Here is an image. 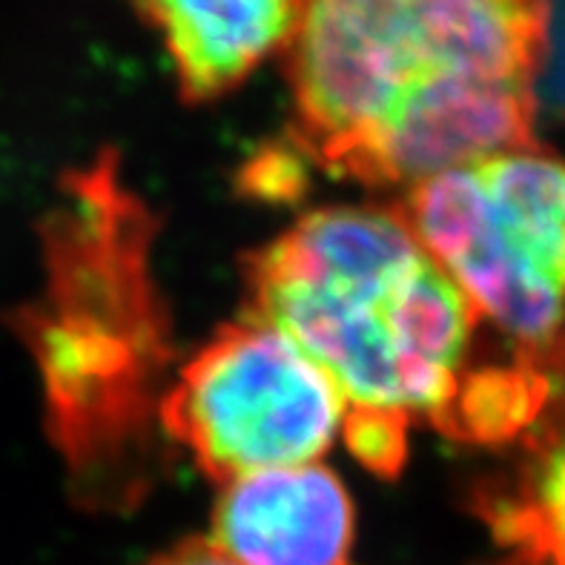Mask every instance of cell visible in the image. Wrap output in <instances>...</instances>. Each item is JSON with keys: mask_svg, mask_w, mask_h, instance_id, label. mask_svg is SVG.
Segmentation results:
<instances>
[{"mask_svg": "<svg viewBox=\"0 0 565 565\" xmlns=\"http://www.w3.org/2000/svg\"><path fill=\"white\" fill-rule=\"evenodd\" d=\"M552 0H301L287 38L299 150L362 184L531 147Z\"/></svg>", "mask_w": 565, "mask_h": 565, "instance_id": "1", "label": "cell"}, {"mask_svg": "<svg viewBox=\"0 0 565 565\" xmlns=\"http://www.w3.org/2000/svg\"><path fill=\"white\" fill-rule=\"evenodd\" d=\"M253 316L313 359L344 402V439L396 473L419 423L454 434L480 367V316L399 210L322 207L253 253Z\"/></svg>", "mask_w": 565, "mask_h": 565, "instance_id": "2", "label": "cell"}, {"mask_svg": "<svg viewBox=\"0 0 565 565\" xmlns=\"http://www.w3.org/2000/svg\"><path fill=\"white\" fill-rule=\"evenodd\" d=\"M150 222L113 161L66 186L50 227V285L29 313L52 434L78 471H107L141 439L167 359L152 290Z\"/></svg>", "mask_w": 565, "mask_h": 565, "instance_id": "3", "label": "cell"}, {"mask_svg": "<svg viewBox=\"0 0 565 565\" xmlns=\"http://www.w3.org/2000/svg\"><path fill=\"white\" fill-rule=\"evenodd\" d=\"M396 210L514 362L540 371L565 339V161L534 143L494 152L408 186Z\"/></svg>", "mask_w": 565, "mask_h": 565, "instance_id": "4", "label": "cell"}, {"mask_svg": "<svg viewBox=\"0 0 565 565\" xmlns=\"http://www.w3.org/2000/svg\"><path fill=\"white\" fill-rule=\"evenodd\" d=\"M158 411L167 434L222 482L310 466L344 428L328 373L256 316L210 339Z\"/></svg>", "mask_w": 565, "mask_h": 565, "instance_id": "5", "label": "cell"}, {"mask_svg": "<svg viewBox=\"0 0 565 565\" xmlns=\"http://www.w3.org/2000/svg\"><path fill=\"white\" fill-rule=\"evenodd\" d=\"M210 543L236 565H348L353 502L319 462L224 482Z\"/></svg>", "mask_w": 565, "mask_h": 565, "instance_id": "6", "label": "cell"}, {"mask_svg": "<svg viewBox=\"0 0 565 565\" xmlns=\"http://www.w3.org/2000/svg\"><path fill=\"white\" fill-rule=\"evenodd\" d=\"M164 43L181 93L210 100L285 50L301 0H129Z\"/></svg>", "mask_w": 565, "mask_h": 565, "instance_id": "7", "label": "cell"}, {"mask_svg": "<svg viewBox=\"0 0 565 565\" xmlns=\"http://www.w3.org/2000/svg\"><path fill=\"white\" fill-rule=\"evenodd\" d=\"M540 371L548 396L523 434L529 457L509 486L488 497L486 516L523 565H565V339Z\"/></svg>", "mask_w": 565, "mask_h": 565, "instance_id": "8", "label": "cell"}, {"mask_svg": "<svg viewBox=\"0 0 565 565\" xmlns=\"http://www.w3.org/2000/svg\"><path fill=\"white\" fill-rule=\"evenodd\" d=\"M147 565H236L230 557H224L207 537H193L186 543L175 545L170 552L158 554Z\"/></svg>", "mask_w": 565, "mask_h": 565, "instance_id": "9", "label": "cell"}]
</instances>
